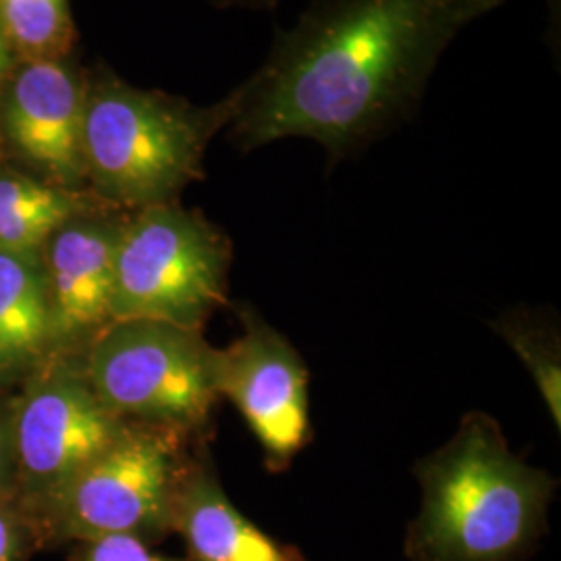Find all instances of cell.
<instances>
[{"label":"cell","mask_w":561,"mask_h":561,"mask_svg":"<svg viewBox=\"0 0 561 561\" xmlns=\"http://www.w3.org/2000/svg\"><path fill=\"white\" fill-rule=\"evenodd\" d=\"M18 530L11 518L0 512V561H15L18 556Z\"/></svg>","instance_id":"17"},{"label":"cell","mask_w":561,"mask_h":561,"mask_svg":"<svg viewBox=\"0 0 561 561\" xmlns=\"http://www.w3.org/2000/svg\"><path fill=\"white\" fill-rule=\"evenodd\" d=\"M2 27L32 60L57 59L73 41L67 0H0Z\"/></svg>","instance_id":"15"},{"label":"cell","mask_w":561,"mask_h":561,"mask_svg":"<svg viewBox=\"0 0 561 561\" xmlns=\"http://www.w3.org/2000/svg\"><path fill=\"white\" fill-rule=\"evenodd\" d=\"M493 329L510 343V347L528 368L533 381L541 391L551 419L560 431L561 347L558 327H553V321L549 319L516 310L493 322Z\"/></svg>","instance_id":"14"},{"label":"cell","mask_w":561,"mask_h":561,"mask_svg":"<svg viewBox=\"0 0 561 561\" xmlns=\"http://www.w3.org/2000/svg\"><path fill=\"white\" fill-rule=\"evenodd\" d=\"M127 422L94 393L83 370L57 366L20 403L15 451L23 481L57 497L81 470L117 442Z\"/></svg>","instance_id":"8"},{"label":"cell","mask_w":561,"mask_h":561,"mask_svg":"<svg viewBox=\"0 0 561 561\" xmlns=\"http://www.w3.org/2000/svg\"><path fill=\"white\" fill-rule=\"evenodd\" d=\"M507 0H312L241 81L227 136L240 152L285 138L331 162L381 140L421 106L461 30Z\"/></svg>","instance_id":"1"},{"label":"cell","mask_w":561,"mask_h":561,"mask_svg":"<svg viewBox=\"0 0 561 561\" xmlns=\"http://www.w3.org/2000/svg\"><path fill=\"white\" fill-rule=\"evenodd\" d=\"M121 227L123 219L88 210L59 227L42 248L50 345H90L113 324Z\"/></svg>","instance_id":"9"},{"label":"cell","mask_w":561,"mask_h":561,"mask_svg":"<svg viewBox=\"0 0 561 561\" xmlns=\"http://www.w3.org/2000/svg\"><path fill=\"white\" fill-rule=\"evenodd\" d=\"M173 530L183 537L190 561H308L296 545L277 541L241 514L208 458L183 468Z\"/></svg>","instance_id":"11"},{"label":"cell","mask_w":561,"mask_h":561,"mask_svg":"<svg viewBox=\"0 0 561 561\" xmlns=\"http://www.w3.org/2000/svg\"><path fill=\"white\" fill-rule=\"evenodd\" d=\"M178 431L129 424L55 497L67 537L94 541L131 535L141 541L173 528V503L185 463Z\"/></svg>","instance_id":"6"},{"label":"cell","mask_w":561,"mask_h":561,"mask_svg":"<svg viewBox=\"0 0 561 561\" xmlns=\"http://www.w3.org/2000/svg\"><path fill=\"white\" fill-rule=\"evenodd\" d=\"M241 335L221 350L219 391L259 439L266 470H287L310 442L308 368L298 350L248 304Z\"/></svg>","instance_id":"7"},{"label":"cell","mask_w":561,"mask_h":561,"mask_svg":"<svg viewBox=\"0 0 561 561\" xmlns=\"http://www.w3.org/2000/svg\"><path fill=\"white\" fill-rule=\"evenodd\" d=\"M414 474L421 512L405 530L408 560L528 561L537 553L558 479L516 456L493 416L466 414Z\"/></svg>","instance_id":"2"},{"label":"cell","mask_w":561,"mask_h":561,"mask_svg":"<svg viewBox=\"0 0 561 561\" xmlns=\"http://www.w3.org/2000/svg\"><path fill=\"white\" fill-rule=\"evenodd\" d=\"M4 468H7V443H4V433L0 426V479L4 474Z\"/></svg>","instance_id":"20"},{"label":"cell","mask_w":561,"mask_h":561,"mask_svg":"<svg viewBox=\"0 0 561 561\" xmlns=\"http://www.w3.org/2000/svg\"><path fill=\"white\" fill-rule=\"evenodd\" d=\"M50 347V306L41 254L0 252V377H15Z\"/></svg>","instance_id":"12"},{"label":"cell","mask_w":561,"mask_h":561,"mask_svg":"<svg viewBox=\"0 0 561 561\" xmlns=\"http://www.w3.org/2000/svg\"><path fill=\"white\" fill-rule=\"evenodd\" d=\"M219 368L221 350L202 329L117 321L88 345L83 375L121 421L187 433L202 428L221 400Z\"/></svg>","instance_id":"5"},{"label":"cell","mask_w":561,"mask_h":561,"mask_svg":"<svg viewBox=\"0 0 561 561\" xmlns=\"http://www.w3.org/2000/svg\"><path fill=\"white\" fill-rule=\"evenodd\" d=\"M81 561H190L154 553L148 542L131 535H113L85 542Z\"/></svg>","instance_id":"16"},{"label":"cell","mask_w":561,"mask_h":561,"mask_svg":"<svg viewBox=\"0 0 561 561\" xmlns=\"http://www.w3.org/2000/svg\"><path fill=\"white\" fill-rule=\"evenodd\" d=\"M92 210L67 187L0 173V252L41 254L65 222Z\"/></svg>","instance_id":"13"},{"label":"cell","mask_w":561,"mask_h":561,"mask_svg":"<svg viewBox=\"0 0 561 561\" xmlns=\"http://www.w3.org/2000/svg\"><path fill=\"white\" fill-rule=\"evenodd\" d=\"M240 102V85L210 106H194L111 73L85 81V180L102 201L134 210L178 201L192 181L204 178L206 148L229 127Z\"/></svg>","instance_id":"3"},{"label":"cell","mask_w":561,"mask_h":561,"mask_svg":"<svg viewBox=\"0 0 561 561\" xmlns=\"http://www.w3.org/2000/svg\"><path fill=\"white\" fill-rule=\"evenodd\" d=\"M13 42L9 41L2 21H0V85L9 78L11 65H13Z\"/></svg>","instance_id":"18"},{"label":"cell","mask_w":561,"mask_h":561,"mask_svg":"<svg viewBox=\"0 0 561 561\" xmlns=\"http://www.w3.org/2000/svg\"><path fill=\"white\" fill-rule=\"evenodd\" d=\"M219 7H233V9H248L268 13L279 7L280 0H215Z\"/></svg>","instance_id":"19"},{"label":"cell","mask_w":561,"mask_h":561,"mask_svg":"<svg viewBox=\"0 0 561 561\" xmlns=\"http://www.w3.org/2000/svg\"><path fill=\"white\" fill-rule=\"evenodd\" d=\"M83 101L85 83L69 67L38 59L11 80L2 108L11 146L67 190L85 180Z\"/></svg>","instance_id":"10"},{"label":"cell","mask_w":561,"mask_h":561,"mask_svg":"<svg viewBox=\"0 0 561 561\" xmlns=\"http://www.w3.org/2000/svg\"><path fill=\"white\" fill-rule=\"evenodd\" d=\"M231 241L175 202L136 210L121 227L111 314L202 329L227 300Z\"/></svg>","instance_id":"4"}]
</instances>
